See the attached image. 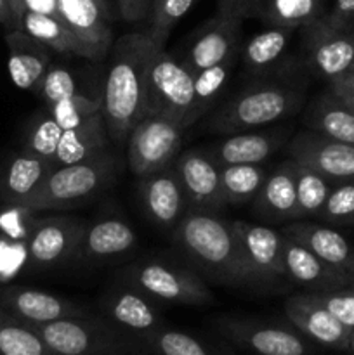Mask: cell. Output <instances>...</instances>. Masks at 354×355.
I'll return each mask as SVG.
<instances>
[{
  "mask_svg": "<svg viewBox=\"0 0 354 355\" xmlns=\"http://www.w3.org/2000/svg\"><path fill=\"white\" fill-rule=\"evenodd\" d=\"M156 51L146 33H127L115 42L101 110L108 135L115 141L127 139L146 116L148 73Z\"/></svg>",
  "mask_w": 354,
  "mask_h": 355,
  "instance_id": "1",
  "label": "cell"
},
{
  "mask_svg": "<svg viewBox=\"0 0 354 355\" xmlns=\"http://www.w3.org/2000/svg\"><path fill=\"white\" fill-rule=\"evenodd\" d=\"M174 239L180 252L217 283L231 286L260 283L231 222L208 211H187L176 225Z\"/></svg>",
  "mask_w": 354,
  "mask_h": 355,
  "instance_id": "2",
  "label": "cell"
},
{
  "mask_svg": "<svg viewBox=\"0 0 354 355\" xmlns=\"http://www.w3.org/2000/svg\"><path fill=\"white\" fill-rule=\"evenodd\" d=\"M115 175V159L106 151L85 162L56 166L44 182L17 207L23 210H61L99 193Z\"/></svg>",
  "mask_w": 354,
  "mask_h": 355,
  "instance_id": "3",
  "label": "cell"
},
{
  "mask_svg": "<svg viewBox=\"0 0 354 355\" xmlns=\"http://www.w3.org/2000/svg\"><path fill=\"white\" fill-rule=\"evenodd\" d=\"M301 103V92L290 87L257 85L229 99L210 118V128L226 135L252 130L295 113Z\"/></svg>",
  "mask_w": 354,
  "mask_h": 355,
  "instance_id": "4",
  "label": "cell"
},
{
  "mask_svg": "<svg viewBox=\"0 0 354 355\" xmlns=\"http://www.w3.org/2000/svg\"><path fill=\"white\" fill-rule=\"evenodd\" d=\"M194 104V75L165 49L156 51L148 73L146 114H162L186 130Z\"/></svg>",
  "mask_w": 354,
  "mask_h": 355,
  "instance_id": "5",
  "label": "cell"
},
{
  "mask_svg": "<svg viewBox=\"0 0 354 355\" xmlns=\"http://www.w3.org/2000/svg\"><path fill=\"white\" fill-rule=\"evenodd\" d=\"M184 128L162 114H146L128 134V168L135 177H146L176 162L183 144Z\"/></svg>",
  "mask_w": 354,
  "mask_h": 355,
  "instance_id": "6",
  "label": "cell"
},
{
  "mask_svg": "<svg viewBox=\"0 0 354 355\" xmlns=\"http://www.w3.org/2000/svg\"><path fill=\"white\" fill-rule=\"evenodd\" d=\"M127 276L139 291L156 300L183 305H207L214 300L210 290L196 274L169 263H137Z\"/></svg>",
  "mask_w": 354,
  "mask_h": 355,
  "instance_id": "7",
  "label": "cell"
},
{
  "mask_svg": "<svg viewBox=\"0 0 354 355\" xmlns=\"http://www.w3.org/2000/svg\"><path fill=\"white\" fill-rule=\"evenodd\" d=\"M302 38L309 66L328 82L349 71L353 66V28H337L321 16L302 28Z\"/></svg>",
  "mask_w": 354,
  "mask_h": 355,
  "instance_id": "8",
  "label": "cell"
},
{
  "mask_svg": "<svg viewBox=\"0 0 354 355\" xmlns=\"http://www.w3.org/2000/svg\"><path fill=\"white\" fill-rule=\"evenodd\" d=\"M290 159L314 170L328 182L354 180V144L325 137L314 130L298 132L288 144Z\"/></svg>",
  "mask_w": 354,
  "mask_h": 355,
  "instance_id": "9",
  "label": "cell"
},
{
  "mask_svg": "<svg viewBox=\"0 0 354 355\" xmlns=\"http://www.w3.org/2000/svg\"><path fill=\"white\" fill-rule=\"evenodd\" d=\"M85 225L75 217H45L31 224L26 236L28 260L35 267H54L78 250Z\"/></svg>",
  "mask_w": 354,
  "mask_h": 355,
  "instance_id": "10",
  "label": "cell"
},
{
  "mask_svg": "<svg viewBox=\"0 0 354 355\" xmlns=\"http://www.w3.org/2000/svg\"><path fill=\"white\" fill-rule=\"evenodd\" d=\"M174 166L183 182L187 203L193 205L194 211L214 214L228 207L222 193L221 166L207 151L189 149L179 153Z\"/></svg>",
  "mask_w": 354,
  "mask_h": 355,
  "instance_id": "11",
  "label": "cell"
},
{
  "mask_svg": "<svg viewBox=\"0 0 354 355\" xmlns=\"http://www.w3.org/2000/svg\"><path fill=\"white\" fill-rule=\"evenodd\" d=\"M242 21L239 17L217 10L196 33L183 61L184 66L194 75L238 54Z\"/></svg>",
  "mask_w": 354,
  "mask_h": 355,
  "instance_id": "12",
  "label": "cell"
},
{
  "mask_svg": "<svg viewBox=\"0 0 354 355\" xmlns=\"http://www.w3.org/2000/svg\"><path fill=\"white\" fill-rule=\"evenodd\" d=\"M288 321L301 333L321 345L339 350H349L353 328L344 324L326 307L312 298L311 293L294 295L285 302Z\"/></svg>",
  "mask_w": 354,
  "mask_h": 355,
  "instance_id": "13",
  "label": "cell"
},
{
  "mask_svg": "<svg viewBox=\"0 0 354 355\" xmlns=\"http://www.w3.org/2000/svg\"><path fill=\"white\" fill-rule=\"evenodd\" d=\"M146 215L162 227H174L184 217L187 198L174 163L139 179Z\"/></svg>",
  "mask_w": 354,
  "mask_h": 355,
  "instance_id": "14",
  "label": "cell"
},
{
  "mask_svg": "<svg viewBox=\"0 0 354 355\" xmlns=\"http://www.w3.org/2000/svg\"><path fill=\"white\" fill-rule=\"evenodd\" d=\"M28 324L56 355H94L106 347L103 329L96 322L89 321L87 315Z\"/></svg>",
  "mask_w": 354,
  "mask_h": 355,
  "instance_id": "15",
  "label": "cell"
},
{
  "mask_svg": "<svg viewBox=\"0 0 354 355\" xmlns=\"http://www.w3.org/2000/svg\"><path fill=\"white\" fill-rule=\"evenodd\" d=\"M0 307L26 322H51L65 318H85L82 307L66 298L24 286L0 290Z\"/></svg>",
  "mask_w": 354,
  "mask_h": 355,
  "instance_id": "16",
  "label": "cell"
},
{
  "mask_svg": "<svg viewBox=\"0 0 354 355\" xmlns=\"http://www.w3.org/2000/svg\"><path fill=\"white\" fill-rule=\"evenodd\" d=\"M58 10L62 23L85 47L89 59L99 61L108 54L113 31L94 0H58Z\"/></svg>",
  "mask_w": 354,
  "mask_h": 355,
  "instance_id": "17",
  "label": "cell"
},
{
  "mask_svg": "<svg viewBox=\"0 0 354 355\" xmlns=\"http://www.w3.org/2000/svg\"><path fill=\"white\" fill-rule=\"evenodd\" d=\"M231 224L260 283L274 277H287L283 266V234L245 220H235Z\"/></svg>",
  "mask_w": 354,
  "mask_h": 355,
  "instance_id": "18",
  "label": "cell"
},
{
  "mask_svg": "<svg viewBox=\"0 0 354 355\" xmlns=\"http://www.w3.org/2000/svg\"><path fill=\"white\" fill-rule=\"evenodd\" d=\"M283 266L287 277L312 291L340 290L354 281L351 274L333 269L287 236H283Z\"/></svg>",
  "mask_w": 354,
  "mask_h": 355,
  "instance_id": "19",
  "label": "cell"
},
{
  "mask_svg": "<svg viewBox=\"0 0 354 355\" xmlns=\"http://www.w3.org/2000/svg\"><path fill=\"white\" fill-rule=\"evenodd\" d=\"M222 331L259 355H305L307 345L298 335L281 326L248 321H226Z\"/></svg>",
  "mask_w": 354,
  "mask_h": 355,
  "instance_id": "20",
  "label": "cell"
},
{
  "mask_svg": "<svg viewBox=\"0 0 354 355\" xmlns=\"http://www.w3.org/2000/svg\"><path fill=\"white\" fill-rule=\"evenodd\" d=\"M9 49V75L16 87L37 94L45 71L51 66L47 47L23 30H14L6 35Z\"/></svg>",
  "mask_w": 354,
  "mask_h": 355,
  "instance_id": "21",
  "label": "cell"
},
{
  "mask_svg": "<svg viewBox=\"0 0 354 355\" xmlns=\"http://www.w3.org/2000/svg\"><path fill=\"white\" fill-rule=\"evenodd\" d=\"M283 236L307 248L333 269L351 274L353 248L340 232L307 222H295L283 229Z\"/></svg>",
  "mask_w": 354,
  "mask_h": 355,
  "instance_id": "22",
  "label": "cell"
},
{
  "mask_svg": "<svg viewBox=\"0 0 354 355\" xmlns=\"http://www.w3.org/2000/svg\"><path fill=\"white\" fill-rule=\"evenodd\" d=\"M283 135L276 132H238L229 134L224 141L212 146L208 155L219 166L226 165H260L278 148Z\"/></svg>",
  "mask_w": 354,
  "mask_h": 355,
  "instance_id": "23",
  "label": "cell"
},
{
  "mask_svg": "<svg viewBox=\"0 0 354 355\" xmlns=\"http://www.w3.org/2000/svg\"><path fill=\"white\" fill-rule=\"evenodd\" d=\"M255 211L267 220L281 222L298 218L297 191H295L294 162L288 159L266 177L255 196Z\"/></svg>",
  "mask_w": 354,
  "mask_h": 355,
  "instance_id": "24",
  "label": "cell"
},
{
  "mask_svg": "<svg viewBox=\"0 0 354 355\" xmlns=\"http://www.w3.org/2000/svg\"><path fill=\"white\" fill-rule=\"evenodd\" d=\"M137 236L127 222L120 218H106L85 227L76 253L89 260L110 259L132 250Z\"/></svg>",
  "mask_w": 354,
  "mask_h": 355,
  "instance_id": "25",
  "label": "cell"
},
{
  "mask_svg": "<svg viewBox=\"0 0 354 355\" xmlns=\"http://www.w3.org/2000/svg\"><path fill=\"white\" fill-rule=\"evenodd\" d=\"M108 130L103 113H97L71 130H62L56 153V166L85 162L106 151Z\"/></svg>",
  "mask_w": 354,
  "mask_h": 355,
  "instance_id": "26",
  "label": "cell"
},
{
  "mask_svg": "<svg viewBox=\"0 0 354 355\" xmlns=\"http://www.w3.org/2000/svg\"><path fill=\"white\" fill-rule=\"evenodd\" d=\"M56 168L54 163L45 162L38 156L23 151L19 156L10 159L0 179V196L10 205H19L26 196H30L45 177Z\"/></svg>",
  "mask_w": 354,
  "mask_h": 355,
  "instance_id": "27",
  "label": "cell"
},
{
  "mask_svg": "<svg viewBox=\"0 0 354 355\" xmlns=\"http://www.w3.org/2000/svg\"><path fill=\"white\" fill-rule=\"evenodd\" d=\"M305 121L311 130L325 137L354 144V113L330 92L323 94L311 104L305 113Z\"/></svg>",
  "mask_w": 354,
  "mask_h": 355,
  "instance_id": "28",
  "label": "cell"
},
{
  "mask_svg": "<svg viewBox=\"0 0 354 355\" xmlns=\"http://www.w3.org/2000/svg\"><path fill=\"white\" fill-rule=\"evenodd\" d=\"M106 311L115 322L132 331L155 333L158 328V312L142 291H115L106 302Z\"/></svg>",
  "mask_w": 354,
  "mask_h": 355,
  "instance_id": "29",
  "label": "cell"
},
{
  "mask_svg": "<svg viewBox=\"0 0 354 355\" xmlns=\"http://www.w3.org/2000/svg\"><path fill=\"white\" fill-rule=\"evenodd\" d=\"M252 16L267 26L297 30L323 16V0H257Z\"/></svg>",
  "mask_w": 354,
  "mask_h": 355,
  "instance_id": "30",
  "label": "cell"
},
{
  "mask_svg": "<svg viewBox=\"0 0 354 355\" xmlns=\"http://www.w3.org/2000/svg\"><path fill=\"white\" fill-rule=\"evenodd\" d=\"M21 30L26 31L30 37H33L35 40H38L47 49L61 52V54L80 55V58L89 59L85 47L80 44L78 38L73 35V31L58 17L26 10Z\"/></svg>",
  "mask_w": 354,
  "mask_h": 355,
  "instance_id": "31",
  "label": "cell"
},
{
  "mask_svg": "<svg viewBox=\"0 0 354 355\" xmlns=\"http://www.w3.org/2000/svg\"><path fill=\"white\" fill-rule=\"evenodd\" d=\"M294 31L292 28L267 26L266 30L253 35L242 52L245 68L253 73H260L276 64L278 59L287 51Z\"/></svg>",
  "mask_w": 354,
  "mask_h": 355,
  "instance_id": "32",
  "label": "cell"
},
{
  "mask_svg": "<svg viewBox=\"0 0 354 355\" xmlns=\"http://www.w3.org/2000/svg\"><path fill=\"white\" fill-rule=\"evenodd\" d=\"M0 355H56L28 322L0 307Z\"/></svg>",
  "mask_w": 354,
  "mask_h": 355,
  "instance_id": "33",
  "label": "cell"
},
{
  "mask_svg": "<svg viewBox=\"0 0 354 355\" xmlns=\"http://www.w3.org/2000/svg\"><path fill=\"white\" fill-rule=\"evenodd\" d=\"M236 55H231L219 64L205 68L194 73V104L189 116V127L196 123L205 113L212 107L219 94L222 92L224 85L228 83L229 75L235 68Z\"/></svg>",
  "mask_w": 354,
  "mask_h": 355,
  "instance_id": "34",
  "label": "cell"
},
{
  "mask_svg": "<svg viewBox=\"0 0 354 355\" xmlns=\"http://www.w3.org/2000/svg\"><path fill=\"white\" fill-rule=\"evenodd\" d=\"M267 173L260 165L221 166L222 193L226 205H243L253 200L262 187Z\"/></svg>",
  "mask_w": 354,
  "mask_h": 355,
  "instance_id": "35",
  "label": "cell"
},
{
  "mask_svg": "<svg viewBox=\"0 0 354 355\" xmlns=\"http://www.w3.org/2000/svg\"><path fill=\"white\" fill-rule=\"evenodd\" d=\"M294 162V159H292ZM295 173V191H297V207L298 218L309 217V215H318L319 210L325 205L328 198L330 182L323 175H319L314 170L294 162Z\"/></svg>",
  "mask_w": 354,
  "mask_h": 355,
  "instance_id": "36",
  "label": "cell"
},
{
  "mask_svg": "<svg viewBox=\"0 0 354 355\" xmlns=\"http://www.w3.org/2000/svg\"><path fill=\"white\" fill-rule=\"evenodd\" d=\"M194 0H153L149 9V26L146 35L156 49H165L174 26L186 16Z\"/></svg>",
  "mask_w": 354,
  "mask_h": 355,
  "instance_id": "37",
  "label": "cell"
},
{
  "mask_svg": "<svg viewBox=\"0 0 354 355\" xmlns=\"http://www.w3.org/2000/svg\"><path fill=\"white\" fill-rule=\"evenodd\" d=\"M61 135L62 128L59 127L58 121H56L47 111V113L40 114V116L31 123L30 132H28L26 135L24 151L56 165V153H58Z\"/></svg>",
  "mask_w": 354,
  "mask_h": 355,
  "instance_id": "38",
  "label": "cell"
},
{
  "mask_svg": "<svg viewBox=\"0 0 354 355\" xmlns=\"http://www.w3.org/2000/svg\"><path fill=\"white\" fill-rule=\"evenodd\" d=\"M47 110L49 114L58 121L62 130H71V128L78 127L83 121L89 120L90 116H94V114L101 113L103 101L90 99V97L78 92L75 96L66 97V99L52 104Z\"/></svg>",
  "mask_w": 354,
  "mask_h": 355,
  "instance_id": "39",
  "label": "cell"
},
{
  "mask_svg": "<svg viewBox=\"0 0 354 355\" xmlns=\"http://www.w3.org/2000/svg\"><path fill=\"white\" fill-rule=\"evenodd\" d=\"M318 217L330 224H354V180L330 191Z\"/></svg>",
  "mask_w": 354,
  "mask_h": 355,
  "instance_id": "40",
  "label": "cell"
},
{
  "mask_svg": "<svg viewBox=\"0 0 354 355\" xmlns=\"http://www.w3.org/2000/svg\"><path fill=\"white\" fill-rule=\"evenodd\" d=\"M151 342L162 355H217L193 336L172 329H156Z\"/></svg>",
  "mask_w": 354,
  "mask_h": 355,
  "instance_id": "41",
  "label": "cell"
},
{
  "mask_svg": "<svg viewBox=\"0 0 354 355\" xmlns=\"http://www.w3.org/2000/svg\"><path fill=\"white\" fill-rule=\"evenodd\" d=\"M75 94H78L75 78L68 69L61 68V66H49L37 90V96L44 99L47 107L66 97L75 96Z\"/></svg>",
  "mask_w": 354,
  "mask_h": 355,
  "instance_id": "42",
  "label": "cell"
},
{
  "mask_svg": "<svg viewBox=\"0 0 354 355\" xmlns=\"http://www.w3.org/2000/svg\"><path fill=\"white\" fill-rule=\"evenodd\" d=\"M311 295L337 319L354 329V288L346 286L333 291H312Z\"/></svg>",
  "mask_w": 354,
  "mask_h": 355,
  "instance_id": "43",
  "label": "cell"
},
{
  "mask_svg": "<svg viewBox=\"0 0 354 355\" xmlns=\"http://www.w3.org/2000/svg\"><path fill=\"white\" fill-rule=\"evenodd\" d=\"M323 16L330 24L337 28H353L354 0H333L332 10Z\"/></svg>",
  "mask_w": 354,
  "mask_h": 355,
  "instance_id": "44",
  "label": "cell"
},
{
  "mask_svg": "<svg viewBox=\"0 0 354 355\" xmlns=\"http://www.w3.org/2000/svg\"><path fill=\"white\" fill-rule=\"evenodd\" d=\"M153 0H118V10L128 23H139L146 19Z\"/></svg>",
  "mask_w": 354,
  "mask_h": 355,
  "instance_id": "45",
  "label": "cell"
},
{
  "mask_svg": "<svg viewBox=\"0 0 354 355\" xmlns=\"http://www.w3.org/2000/svg\"><path fill=\"white\" fill-rule=\"evenodd\" d=\"M257 0H217L219 9L221 12L231 14V16L239 17V19H245V17L252 16L253 6H255Z\"/></svg>",
  "mask_w": 354,
  "mask_h": 355,
  "instance_id": "46",
  "label": "cell"
},
{
  "mask_svg": "<svg viewBox=\"0 0 354 355\" xmlns=\"http://www.w3.org/2000/svg\"><path fill=\"white\" fill-rule=\"evenodd\" d=\"M24 6H26V10L37 14H45V16L59 17L58 10V0H24Z\"/></svg>",
  "mask_w": 354,
  "mask_h": 355,
  "instance_id": "47",
  "label": "cell"
},
{
  "mask_svg": "<svg viewBox=\"0 0 354 355\" xmlns=\"http://www.w3.org/2000/svg\"><path fill=\"white\" fill-rule=\"evenodd\" d=\"M330 94L333 97L340 101L344 106L347 107L349 111L354 113V87H342V85H330Z\"/></svg>",
  "mask_w": 354,
  "mask_h": 355,
  "instance_id": "48",
  "label": "cell"
},
{
  "mask_svg": "<svg viewBox=\"0 0 354 355\" xmlns=\"http://www.w3.org/2000/svg\"><path fill=\"white\" fill-rule=\"evenodd\" d=\"M0 24H2L3 28H7L9 31L21 30L19 23H17L16 16H14L12 9H10V6L7 3V0H0Z\"/></svg>",
  "mask_w": 354,
  "mask_h": 355,
  "instance_id": "49",
  "label": "cell"
},
{
  "mask_svg": "<svg viewBox=\"0 0 354 355\" xmlns=\"http://www.w3.org/2000/svg\"><path fill=\"white\" fill-rule=\"evenodd\" d=\"M7 3L10 6V9H12L14 16H16L17 23H19V26H21V24H23L24 14H26V6H24V0H7Z\"/></svg>",
  "mask_w": 354,
  "mask_h": 355,
  "instance_id": "50",
  "label": "cell"
},
{
  "mask_svg": "<svg viewBox=\"0 0 354 355\" xmlns=\"http://www.w3.org/2000/svg\"><path fill=\"white\" fill-rule=\"evenodd\" d=\"M9 239L6 238L3 234H0V281L3 279V274H6V263H3V257L7 255V252H9Z\"/></svg>",
  "mask_w": 354,
  "mask_h": 355,
  "instance_id": "51",
  "label": "cell"
},
{
  "mask_svg": "<svg viewBox=\"0 0 354 355\" xmlns=\"http://www.w3.org/2000/svg\"><path fill=\"white\" fill-rule=\"evenodd\" d=\"M330 85H342V87H354V71L342 73L337 78L330 80Z\"/></svg>",
  "mask_w": 354,
  "mask_h": 355,
  "instance_id": "52",
  "label": "cell"
},
{
  "mask_svg": "<svg viewBox=\"0 0 354 355\" xmlns=\"http://www.w3.org/2000/svg\"><path fill=\"white\" fill-rule=\"evenodd\" d=\"M94 2H96L97 6H99V9L103 10L104 16H106L108 19H110V3H108V0H94Z\"/></svg>",
  "mask_w": 354,
  "mask_h": 355,
  "instance_id": "53",
  "label": "cell"
},
{
  "mask_svg": "<svg viewBox=\"0 0 354 355\" xmlns=\"http://www.w3.org/2000/svg\"><path fill=\"white\" fill-rule=\"evenodd\" d=\"M349 352L354 354V329H353V335H351V342H349Z\"/></svg>",
  "mask_w": 354,
  "mask_h": 355,
  "instance_id": "54",
  "label": "cell"
},
{
  "mask_svg": "<svg viewBox=\"0 0 354 355\" xmlns=\"http://www.w3.org/2000/svg\"><path fill=\"white\" fill-rule=\"evenodd\" d=\"M351 276L354 277V253H353V266H351Z\"/></svg>",
  "mask_w": 354,
  "mask_h": 355,
  "instance_id": "55",
  "label": "cell"
},
{
  "mask_svg": "<svg viewBox=\"0 0 354 355\" xmlns=\"http://www.w3.org/2000/svg\"><path fill=\"white\" fill-rule=\"evenodd\" d=\"M349 71H354V62H353V66H351V69H349Z\"/></svg>",
  "mask_w": 354,
  "mask_h": 355,
  "instance_id": "56",
  "label": "cell"
}]
</instances>
